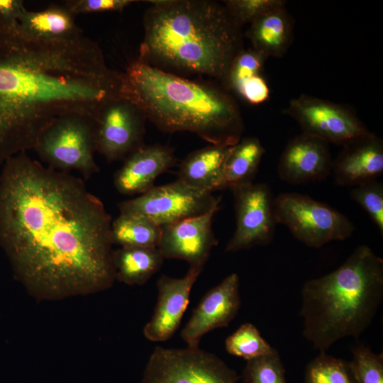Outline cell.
I'll return each mask as SVG.
<instances>
[{
	"label": "cell",
	"mask_w": 383,
	"mask_h": 383,
	"mask_svg": "<svg viewBox=\"0 0 383 383\" xmlns=\"http://www.w3.org/2000/svg\"><path fill=\"white\" fill-rule=\"evenodd\" d=\"M112 218L84 182L31 158L8 159L0 175V247L32 294L99 292L114 279Z\"/></svg>",
	"instance_id": "1"
},
{
	"label": "cell",
	"mask_w": 383,
	"mask_h": 383,
	"mask_svg": "<svg viewBox=\"0 0 383 383\" xmlns=\"http://www.w3.org/2000/svg\"><path fill=\"white\" fill-rule=\"evenodd\" d=\"M122 88L123 74L108 67L99 45L87 36L50 43L25 35L18 22L0 19V157L34 147L60 116L95 121L104 105L122 96Z\"/></svg>",
	"instance_id": "2"
},
{
	"label": "cell",
	"mask_w": 383,
	"mask_h": 383,
	"mask_svg": "<svg viewBox=\"0 0 383 383\" xmlns=\"http://www.w3.org/2000/svg\"><path fill=\"white\" fill-rule=\"evenodd\" d=\"M143 16L138 60L189 78L206 77L223 86L243 49V33L223 4L210 0L150 1Z\"/></svg>",
	"instance_id": "3"
},
{
	"label": "cell",
	"mask_w": 383,
	"mask_h": 383,
	"mask_svg": "<svg viewBox=\"0 0 383 383\" xmlns=\"http://www.w3.org/2000/svg\"><path fill=\"white\" fill-rule=\"evenodd\" d=\"M122 94L164 132L189 131L225 146L242 138L239 106L216 82L181 77L137 59L123 72Z\"/></svg>",
	"instance_id": "4"
},
{
	"label": "cell",
	"mask_w": 383,
	"mask_h": 383,
	"mask_svg": "<svg viewBox=\"0 0 383 383\" xmlns=\"http://www.w3.org/2000/svg\"><path fill=\"white\" fill-rule=\"evenodd\" d=\"M301 298L303 334L315 348L326 351L343 338H358L382 301L383 260L360 245L338 268L306 282Z\"/></svg>",
	"instance_id": "5"
},
{
	"label": "cell",
	"mask_w": 383,
	"mask_h": 383,
	"mask_svg": "<svg viewBox=\"0 0 383 383\" xmlns=\"http://www.w3.org/2000/svg\"><path fill=\"white\" fill-rule=\"evenodd\" d=\"M33 149L54 170H77L85 178L99 171L94 160L95 121L89 116L68 113L55 118L40 133Z\"/></svg>",
	"instance_id": "6"
},
{
	"label": "cell",
	"mask_w": 383,
	"mask_h": 383,
	"mask_svg": "<svg viewBox=\"0 0 383 383\" xmlns=\"http://www.w3.org/2000/svg\"><path fill=\"white\" fill-rule=\"evenodd\" d=\"M277 224L285 226L306 245L319 248L352 236L355 227L343 213L308 195L286 192L274 197Z\"/></svg>",
	"instance_id": "7"
},
{
	"label": "cell",
	"mask_w": 383,
	"mask_h": 383,
	"mask_svg": "<svg viewBox=\"0 0 383 383\" xmlns=\"http://www.w3.org/2000/svg\"><path fill=\"white\" fill-rule=\"evenodd\" d=\"M240 377L216 355L199 348L155 347L141 383H238Z\"/></svg>",
	"instance_id": "8"
},
{
	"label": "cell",
	"mask_w": 383,
	"mask_h": 383,
	"mask_svg": "<svg viewBox=\"0 0 383 383\" xmlns=\"http://www.w3.org/2000/svg\"><path fill=\"white\" fill-rule=\"evenodd\" d=\"M221 197L192 188L176 180L152 187L140 196L118 204L120 213L147 218L160 226L205 214L220 209Z\"/></svg>",
	"instance_id": "9"
},
{
	"label": "cell",
	"mask_w": 383,
	"mask_h": 383,
	"mask_svg": "<svg viewBox=\"0 0 383 383\" xmlns=\"http://www.w3.org/2000/svg\"><path fill=\"white\" fill-rule=\"evenodd\" d=\"M283 113L297 122L303 133L328 144L343 147L371 133L349 107L306 94L292 99Z\"/></svg>",
	"instance_id": "10"
},
{
	"label": "cell",
	"mask_w": 383,
	"mask_h": 383,
	"mask_svg": "<svg viewBox=\"0 0 383 383\" xmlns=\"http://www.w3.org/2000/svg\"><path fill=\"white\" fill-rule=\"evenodd\" d=\"M231 190L234 196L236 224L226 252H235L269 244L277 225L274 197L269 186L252 182Z\"/></svg>",
	"instance_id": "11"
},
{
	"label": "cell",
	"mask_w": 383,
	"mask_h": 383,
	"mask_svg": "<svg viewBox=\"0 0 383 383\" xmlns=\"http://www.w3.org/2000/svg\"><path fill=\"white\" fill-rule=\"evenodd\" d=\"M146 117L123 95L99 112L95 119L96 150L109 162L126 158L143 145Z\"/></svg>",
	"instance_id": "12"
},
{
	"label": "cell",
	"mask_w": 383,
	"mask_h": 383,
	"mask_svg": "<svg viewBox=\"0 0 383 383\" xmlns=\"http://www.w3.org/2000/svg\"><path fill=\"white\" fill-rule=\"evenodd\" d=\"M218 210L162 226L157 248L164 259L182 260L190 267L203 269L218 244L212 221Z\"/></svg>",
	"instance_id": "13"
},
{
	"label": "cell",
	"mask_w": 383,
	"mask_h": 383,
	"mask_svg": "<svg viewBox=\"0 0 383 383\" xmlns=\"http://www.w3.org/2000/svg\"><path fill=\"white\" fill-rule=\"evenodd\" d=\"M240 306L239 277L232 273L204 296L182 330V339L187 347L199 348L202 336L216 328L227 327Z\"/></svg>",
	"instance_id": "14"
},
{
	"label": "cell",
	"mask_w": 383,
	"mask_h": 383,
	"mask_svg": "<svg viewBox=\"0 0 383 383\" xmlns=\"http://www.w3.org/2000/svg\"><path fill=\"white\" fill-rule=\"evenodd\" d=\"M202 268L190 267L182 278L162 275L157 282V300L145 337L153 342L169 340L178 329L189 301L190 292Z\"/></svg>",
	"instance_id": "15"
},
{
	"label": "cell",
	"mask_w": 383,
	"mask_h": 383,
	"mask_svg": "<svg viewBox=\"0 0 383 383\" xmlns=\"http://www.w3.org/2000/svg\"><path fill=\"white\" fill-rule=\"evenodd\" d=\"M332 167L328 143L302 133L286 145L277 173L282 181L297 185L326 179L332 173Z\"/></svg>",
	"instance_id": "16"
},
{
	"label": "cell",
	"mask_w": 383,
	"mask_h": 383,
	"mask_svg": "<svg viewBox=\"0 0 383 383\" xmlns=\"http://www.w3.org/2000/svg\"><path fill=\"white\" fill-rule=\"evenodd\" d=\"M342 148L333 160L332 172L338 185L355 187L383 174V142L373 133Z\"/></svg>",
	"instance_id": "17"
},
{
	"label": "cell",
	"mask_w": 383,
	"mask_h": 383,
	"mask_svg": "<svg viewBox=\"0 0 383 383\" xmlns=\"http://www.w3.org/2000/svg\"><path fill=\"white\" fill-rule=\"evenodd\" d=\"M177 162L174 150L166 145H142L130 154L114 177V185L125 195L142 194L154 184L156 178Z\"/></svg>",
	"instance_id": "18"
},
{
	"label": "cell",
	"mask_w": 383,
	"mask_h": 383,
	"mask_svg": "<svg viewBox=\"0 0 383 383\" xmlns=\"http://www.w3.org/2000/svg\"><path fill=\"white\" fill-rule=\"evenodd\" d=\"M18 26L30 38L54 43L74 42L85 36L75 22V15L65 4H52L39 11L26 9Z\"/></svg>",
	"instance_id": "19"
},
{
	"label": "cell",
	"mask_w": 383,
	"mask_h": 383,
	"mask_svg": "<svg viewBox=\"0 0 383 383\" xmlns=\"http://www.w3.org/2000/svg\"><path fill=\"white\" fill-rule=\"evenodd\" d=\"M233 147L211 145L191 152L180 163L177 180L192 188L213 193Z\"/></svg>",
	"instance_id": "20"
},
{
	"label": "cell",
	"mask_w": 383,
	"mask_h": 383,
	"mask_svg": "<svg viewBox=\"0 0 383 383\" xmlns=\"http://www.w3.org/2000/svg\"><path fill=\"white\" fill-rule=\"evenodd\" d=\"M292 21L285 6L271 10L250 23L245 35L254 50L266 57H282L292 39Z\"/></svg>",
	"instance_id": "21"
},
{
	"label": "cell",
	"mask_w": 383,
	"mask_h": 383,
	"mask_svg": "<svg viewBox=\"0 0 383 383\" xmlns=\"http://www.w3.org/2000/svg\"><path fill=\"white\" fill-rule=\"evenodd\" d=\"M265 153L257 138H241L233 147L215 192L252 183Z\"/></svg>",
	"instance_id": "22"
},
{
	"label": "cell",
	"mask_w": 383,
	"mask_h": 383,
	"mask_svg": "<svg viewBox=\"0 0 383 383\" xmlns=\"http://www.w3.org/2000/svg\"><path fill=\"white\" fill-rule=\"evenodd\" d=\"M164 257L157 248L121 247L113 252L116 279L128 284H143L161 267Z\"/></svg>",
	"instance_id": "23"
},
{
	"label": "cell",
	"mask_w": 383,
	"mask_h": 383,
	"mask_svg": "<svg viewBox=\"0 0 383 383\" xmlns=\"http://www.w3.org/2000/svg\"><path fill=\"white\" fill-rule=\"evenodd\" d=\"M160 235L161 226L140 215L120 213L112 221V243L121 247L157 248Z\"/></svg>",
	"instance_id": "24"
},
{
	"label": "cell",
	"mask_w": 383,
	"mask_h": 383,
	"mask_svg": "<svg viewBox=\"0 0 383 383\" xmlns=\"http://www.w3.org/2000/svg\"><path fill=\"white\" fill-rule=\"evenodd\" d=\"M305 383H357L350 362L320 351L306 366Z\"/></svg>",
	"instance_id": "25"
},
{
	"label": "cell",
	"mask_w": 383,
	"mask_h": 383,
	"mask_svg": "<svg viewBox=\"0 0 383 383\" xmlns=\"http://www.w3.org/2000/svg\"><path fill=\"white\" fill-rule=\"evenodd\" d=\"M225 348L229 354L247 361L268 355L274 349L250 323L242 324L229 335L226 340Z\"/></svg>",
	"instance_id": "26"
},
{
	"label": "cell",
	"mask_w": 383,
	"mask_h": 383,
	"mask_svg": "<svg viewBox=\"0 0 383 383\" xmlns=\"http://www.w3.org/2000/svg\"><path fill=\"white\" fill-rule=\"evenodd\" d=\"M267 59L253 48L242 49L232 62L223 87L235 92L244 82L262 74Z\"/></svg>",
	"instance_id": "27"
},
{
	"label": "cell",
	"mask_w": 383,
	"mask_h": 383,
	"mask_svg": "<svg viewBox=\"0 0 383 383\" xmlns=\"http://www.w3.org/2000/svg\"><path fill=\"white\" fill-rule=\"evenodd\" d=\"M243 378L245 383H287L277 350L274 349L268 355L248 360Z\"/></svg>",
	"instance_id": "28"
},
{
	"label": "cell",
	"mask_w": 383,
	"mask_h": 383,
	"mask_svg": "<svg viewBox=\"0 0 383 383\" xmlns=\"http://www.w3.org/2000/svg\"><path fill=\"white\" fill-rule=\"evenodd\" d=\"M350 196L367 213L383 235V184L376 179L366 182L354 187Z\"/></svg>",
	"instance_id": "29"
},
{
	"label": "cell",
	"mask_w": 383,
	"mask_h": 383,
	"mask_svg": "<svg viewBox=\"0 0 383 383\" xmlns=\"http://www.w3.org/2000/svg\"><path fill=\"white\" fill-rule=\"evenodd\" d=\"M350 362L357 383H383V354H376L364 345L352 350Z\"/></svg>",
	"instance_id": "30"
},
{
	"label": "cell",
	"mask_w": 383,
	"mask_h": 383,
	"mask_svg": "<svg viewBox=\"0 0 383 383\" xmlns=\"http://www.w3.org/2000/svg\"><path fill=\"white\" fill-rule=\"evenodd\" d=\"M235 23L242 27L252 23L264 13L285 6L284 0H226L223 1Z\"/></svg>",
	"instance_id": "31"
},
{
	"label": "cell",
	"mask_w": 383,
	"mask_h": 383,
	"mask_svg": "<svg viewBox=\"0 0 383 383\" xmlns=\"http://www.w3.org/2000/svg\"><path fill=\"white\" fill-rule=\"evenodd\" d=\"M133 0H69L65 6L74 14L122 11Z\"/></svg>",
	"instance_id": "32"
},
{
	"label": "cell",
	"mask_w": 383,
	"mask_h": 383,
	"mask_svg": "<svg viewBox=\"0 0 383 383\" xmlns=\"http://www.w3.org/2000/svg\"><path fill=\"white\" fill-rule=\"evenodd\" d=\"M235 93L249 104L258 105L269 99L270 88L265 79L260 74L244 82Z\"/></svg>",
	"instance_id": "33"
},
{
	"label": "cell",
	"mask_w": 383,
	"mask_h": 383,
	"mask_svg": "<svg viewBox=\"0 0 383 383\" xmlns=\"http://www.w3.org/2000/svg\"><path fill=\"white\" fill-rule=\"evenodd\" d=\"M25 9L22 0H0V19L8 23H16Z\"/></svg>",
	"instance_id": "34"
}]
</instances>
